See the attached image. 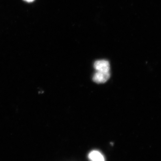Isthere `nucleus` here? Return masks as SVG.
<instances>
[{
	"mask_svg": "<svg viewBox=\"0 0 161 161\" xmlns=\"http://www.w3.org/2000/svg\"><path fill=\"white\" fill-rule=\"evenodd\" d=\"M110 76V72H103L97 71L94 74L92 80L96 83H104L109 79Z\"/></svg>",
	"mask_w": 161,
	"mask_h": 161,
	"instance_id": "obj_1",
	"label": "nucleus"
},
{
	"mask_svg": "<svg viewBox=\"0 0 161 161\" xmlns=\"http://www.w3.org/2000/svg\"><path fill=\"white\" fill-rule=\"evenodd\" d=\"M94 67L97 71L110 72V64L109 62L107 60H97L94 63Z\"/></svg>",
	"mask_w": 161,
	"mask_h": 161,
	"instance_id": "obj_2",
	"label": "nucleus"
},
{
	"mask_svg": "<svg viewBox=\"0 0 161 161\" xmlns=\"http://www.w3.org/2000/svg\"><path fill=\"white\" fill-rule=\"evenodd\" d=\"M88 157L91 161H105L104 157L97 151H92L90 153Z\"/></svg>",
	"mask_w": 161,
	"mask_h": 161,
	"instance_id": "obj_3",
	"label": "nucleus"
},
{
	"mask_svg": "<svg viewBox=\"0 0 161 161\" xmlns=\"http://www.w3.org/2000/svg\"><path fill=\"white\" fill-rule=\"evenodd\" d=\"M24 1L28 2V3H31V2H33L34 0H24Z\"/></svg>",
	"mask_w": 161,
	"mask_h": 161,
	"instance_id": "obj_4",
	"label": "nucleus"
}]
</instances>
